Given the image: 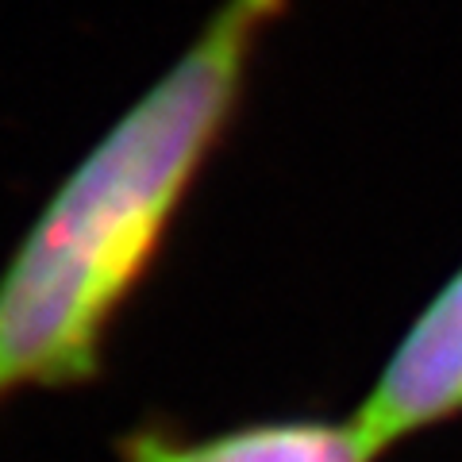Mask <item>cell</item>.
I'll return each mask as SVG.
<instances>
[{
	"instance_id": "cell-1",
	"label": "cell",
	"mask_w": 462,
	"mask_h": 462,
	"mask_svg": "<svg viewBox=\"0 0 462 462\" xmlns=\"http://www.w3.org/2000/svg\"><path fill=\"white\" fill-rule=\"evenodd\" d=\"M289 0H220L193 42L54 185L0 270V404L78 389L224 147L254 54Z\"/></svg>"
},
{
	"instance_id": "cell-3",
	"label": "cell",
	"mask_w": 462,
	"mask_h": 462,
	"mask_svg": "<svg viewBox=\"0 0 462 462\" xmlns=\"http://www.w3.org/2000/svg\"><path fill=\"white\" fill-rule=\"evenodd\" d=\"M120 462H378L355 420L282 416L251 420L208 436H178L162 424H143L116 439Z\"/></svg>"
},
{
	"instance_id": "cell-2",
	"label": "cell",
	"mask_w": 462,
	"mask_h": 462,
	"mask_svg": "<svg viewBox=\"0 0 462 462\" xmlns=\"http://www.w3.org/2000/svg\"><path fill=\"white\" fill-rule=\"evenodd\" d=\"M462 416V266L439 285L351 416L374 455Z\"/></svg>"
}]
</instances>
